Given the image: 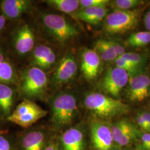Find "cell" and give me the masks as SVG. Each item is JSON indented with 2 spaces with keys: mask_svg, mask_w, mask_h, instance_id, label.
Returning a JSON list of instances; mask_svg holds the SVG:
<instances>
[{
  "mask_svg": "<svg viewBox=\"0 0 150 150\" xmlns=\"http://www.w3.org/2000/svg\"><path fill=\"white\" fill-rule=\"evenodd\" d=\"M17 87L19 96L24 100L43 99L49 87V77L42 70L28 66L19 74Z\"/></svg>",
  "mask_w": 150,
  "mask_h": 150,
  "instance_id": "1",
  "label": "cell"
},
{
  "mask_svg": "<svg viewBox=\"0 0 150 150\" xmlns=\"http://www.w3.org/2000/svg\"><path fill=\"white\" fill-rule=\"evenodd\" d=\"M84 105L96 117L110 120L129 112V107L120 100L100 92H90L84 98Z\"/></svg>",
  "mask_w": 150,
  "mask_h": 150,
  "instance_id": "2",
  "label": "cell"
},
{
  "mask_svg": "<svg viewBox=\"0 0 150 150\" xmlns=\"http://www.w3.org/2000/svg\"><path fill=\"white\" fill-rule=\"evenodd\" d=\"M40 22L44 31L54 42L64 45L77 37L80 32L64 17L54 13H42Z\"/></svg>",
  "mask_w": 150,
  "mask_h": 150,
  "instance_id": "3",
  "label": "cell"
},
{
  "mask_svg": "<svg viewBox=\"0 0 150 150\" xmlns=\"http://www.w3.org/2000/svg\"><path fill=\"white\" fill-rule=\"evenodd\" d=\"M51 121L54 126L61 129L74 121L77 111V102L74 94L69 91H60L51 100Z\"/></svg>",
  "mask_w": 150,
  "mask_h": 150,
  "instance_id": "4",
  "label": "cell"
},
{
  "mask_svg": "<svg viewBox=\"0 0 150 150\" xmlns=\"http://www.w3.org/2000/svg\"><path fill=\"white\" fill-rule=\"evenodd\" d=\"M141 11L136 8L132 10H114L108 14L103 23V30L110 35H122L136 26Z\"/></svg>",
  "mask_w": 150,
  "mask_h": 150,
  "instance_id": "5",
  "label": "cell"
},
{
  "mask_svg": "<svg viewBox=\"0 0 150 150\" xmlns=\"http://www.w3.org/2000/svg\"><path fill=\"white\" fill-rule=\"evenodd\" d=\"M36 37L32 26L25 22L19 23L11 35V45L14 53L20 57L30 56L36 47Z\"/></svg>",
  "mask_w": 150,
  "mask_h": 150,
  "instance_id": "6",
  "label": "cell"
},
{
  "mask_svg": "<svg viewBox=\"0 0 150 150\" xmlns=\"http://www.w3.org/2000/svg\"><path fill=\"white\" fill-rule=\"evenodd\" d=\"M48 112L33 101L23 100L13 110L7 120L23 128L31 127L39 120L45 117Z\"/></svg>",
  "mask_w": 150,
  "mask_h": 150,
  "instance_id": "7",
  "label": "cell"
},
{
  "mask_svg": "<svg viewBox=\"0 0 150 150\" xmlns=\"http://www.w3.org/2000/svg\"><path fill=\"white\" fill-rule=\"evenodd\" d=\"M78 66L74 55L67 52L59 59L49 77V87L59 88L67 85L75 78Z\"/></svg>",
  "mask_w": 150,
  "mask_h": 150,
  "instance_id": "8",
  "label": "cell"
},
{
  "mask_svg": "<svg viewBox=\"0 0 150 150\" xmlns=\"http://www.w3.org/2000/svg\"><path fill=\"white\" fill-rule=\"evenodd\" d=\"M128 72L115 66L107 70L100 83V88L105 94L118 99L129 83Z\"/></svg>",
  "mask_w": 150,
  "mask_h": 150,
  "instance_id": "9",
  "label": "cell"
},
{
  "mask_svg": "<svg viewBox=\"0 0 150 150\" xmlns=\"http://www.w3.org/2000/svg\"><path fill=\"white\" fill-rule=\"evenodd\" d=\"M57 55L51 47L44 44H38L30 56L29 66L36 67L46 73L58 64Z\"/></svg>",
  "mask_w": 150,
  "mask_h": 150,
  "instance_id": "10",
  "label": "cell"
},
{
  "mask_svg": "<svg viewBox=\"0 0 150 150\" xmlns=\"http://www.w3.org/2000/svg\"><path fill=\"white\" fill-rule=\"evenodd\" d=\"M126 96L133 102H142L150 97V76L142 72L129 77Z\"/></svg>",
  "mask_w": 150,
  "mask_h": 150,
  "instance_id": "11",
  "label": "cell"
},
{
  "mask_svg": "<svg viewBox=\"0 0 150 150\" xmlns=\"http://www.w3.org/2000/svg\"><path fill=\"white\" fill-rule=\"evenodd\" d=\"M92 142L97 150H111L114 144L111 128L101 120H95L91 125Z\"/></svg>",
  "mask_w": 150,
  "mask_h": 150,
  "instance_id": "12",
  "label": "cell"
},
{
  "mask_svg": "<svg viewBox=\"0 0 150 150\" xmlns=\"http://www.w3.org/2000/svg\"><path fill=\"white\" fill-rule=\"evenodd\" d=\"M101 59L96 52L90 48H84L81 54V70L88 81L96 79L101 70Z\"/></svg>",
  "mask_w": 150,
  "mask_h": 150,
  "instance_id": "13",
  "label": "cell"
},
{
  "mask_svg": "<svg viewBox=\"0 0 150 150\" xmlns=\"http://www.w3.org/2000/svg\"><path fill=\"white\" fill-rule=\"evenodd\" d=\"M33 2L29 0H4L0 2V10L7 20H17L32 10Z\"/></svg>",
  "mask_w": 150,
  "mask_h": 150,
  "instance_id": "14",
  "label": "cell"
},
{
  "mask_svg": "<svg viewBox=\"0 0 150 150\" xmlns=\"http://www.w3.org/2000/svg\"><path fill=\"white\" fill-rule=\"evenodd\" d=\"M18 92L16 85L0 83V115L7 118L13 112Z\"/></svg>",
  "mask_w": 150,
  "mask_h": 150,
  "instance_id": "15",
  "label": "cell"
},
{
  "mask_svg": "<svg viewBox=\"0 0 150 150\" xmlns=\"http://www.w3.org/2000/svg\"><path fill=\"white\" fill-rule=\"evenodd\" d=\"M61 142L63 150H84V135L80 129H67L61 136Z\"/></svg>",
  "mask_w": 150,
  "mask_h": 150,
  "instance_id": "16",
  "label": "cell"
},
{
  "mask_svg": "<svg viewBox=\"0 0 150 150\" xmlns=\"http://www.w3.org/2000/svg\"><path fill=\"white\" fill-rule=\"evenodd\" d=\"M108 11L107 7H87L79 9L75 15L82 21L91 25H97L105 19Z\"/></svg>",
  "mask_w": 150,
  "mask_h": 150,
  "instance_id": "17",
  "label": "cell"
},
{
  "mask_svg": "<svg viewBox=\"0 0 150 150\" xmlns=\"http://www.w3.org/2000/svg\"><path fill=\"white\" fill-rule=\"evenodd\" d=\"M45 136L41 131H32L22 139L23 150H43Z\"/></svg>",
  "mask_w": 150,
  "mask_h": 150,
  "instance_id": "18",
  "label": "cell"
},
{
  "mask_svg": "<svg viewBox=\"0 0 150 150\" xmlns=\"http://www.w3.org/2000/svg\"><path fill=\"white\" fill-rule=\"evenodd\" d=\"M19 74L16 68L8 60L0 63V83L17 86Z\"/></svg>",
  "mask_w": 150,
  "mask_h": 150,
  "instance_id": "19",
  "label": "cell"
},
{
  "mask_svg": "<svg viewBox=\"0 0 150 150\" xmlns=\"http://www.w3.org/2000/svg\"><path fill=\"white\" fill-rule=\"evenodd\" d=\"M45 2L54 9L66 14H74L79 10V0H47Z\"/></svg>",
  "mask_w": 150,
  "mask_h": 150,
  "instance_id": "20",
  "label": "cell"
},
{
  "mask_svg": "<svg viewBox=\"0 0 150 150\" xmlns=\"http://www.w3.org/2000/svg\"><path fill=\"white\" fill-rule=\"evenodd\" d=\"M94 47V50L104 61H114L118 57L109 40H98L95 42Z\"/></svg>",
  "mask_w": 150,
  "mask_h": 150,
  "instance_id": "21",
  "label": "cell"
},
{
  "mask_svg": "<svg viewBox=\"0 0 150 150\" xmlns=\"http://www.w3.org/2000/svg\"><path fill=\"white\" fill-rule=\"evenodd\" d=\"M150 43V32L140 31L131 34L126 41L127 46L132 47H141Z\"/></svg>",
  "mask_w": 150,
  "mask_h": 150,
  "instance_id": "22",
  "label": "cell"
},
{
  "mask_svg": "<svg viewBox=\"0 0 150 150\" xmlns=\"http://www.w3.org/2000/svg\"><path fill=\"white\" fill-rule=\"evenodd\" d=\"M134 126L132 123L126 119L120 120L112 125L111 129L114 143L117 144L123 135Z\"/></svg>",
  "mask_w": 150,
  "mask_h": 150,
  "instance_id": "23",
  "label": "cell"
},
{
  "mask_svg": "<svg viewBox=\"0 0 150 150\" xmlns=\"http://www.w3.org/2000/svg\"><path fill=\"white\" fill-rule=\"evenodd\" d=\"M144 4L141 0H115L110 1V5L114 10H132Z\"/></svg>",
  "mask_w": 150,
  "mask_h": 150,
  "instance_id": "24",
  "label": "cell"
},
{
  "mask_svg": "<svg viewBox=\"0 0 150 150\" xmlns=\"http://www.w3.org/2000/svg\"><path fill=\"white\" fill-rule=\"evenodd\" d=\"M120 57L133 64L139 71L142 72V69L146 61L144 55L134 52H125Z\"/></svg>",
  "mask_w": 150,
  "mask_h": 150,
  "instance_id": "25",
  "label": "cell"
},
{
  "mask_svg": "<svg viewBox=\"0 0 150 150\" xmlns=\"http://www.w3.org/2000/svg\"><path fill=\"white\" fill-rule=\"evenodd\" d=\"M114 62L115 66L126 71L129 74V77L142 72L139 71L136 67H134L133 64H131L121 57H118L114 61Z\"/></svg>",
  "mask_w": 150,
  "mask_h": 150,
  "instance_id": "26",
  "label": "cell"
},
{
  "mask_svg": "<svg viewBox=\"0 0 150 150\" xmlns=\"http://www.w3.org/2000/svg\"><path fill=\"white\" fill-rule=\"evenodd\" d=\"M108 0H80V9L87 7H107L110 5Z\"/></svg>",
  "mask_w": 150,
  "mask_h": 150,
  "instance_id": "27",
  "label": "cell"
},
{
  "mask_svg": "<svg viewBox=\"0 0 150 150\" xmlns=\"http://www.w3.org/2000/svg\"><path fill=\"white\" fill-rule=\"evenodd\" d=\"M139 136L140 139L137 145V150H150V133L145 132Z\"/></svg>",
  "mask_w": 150,
  "mask_h": 150,
  "instance_id": "28",
  "label": "cell"
},
{
  "mask_svg": "<svg viewBox=\"0 0 150 150\" xmlns=\"http://www.w3.org/2000/svg\"><path fill=\"white\" fill-rule=\"evenodd\" d=\"M109 41L118 57L121 56L126 52L125 49L122 45H121L120 44H119L115 41H112V40H109Z\"/></svg>",
  "mask_w": 150,
  "mask_h": 150,
  "instance_id": "29",
  "label": "cell"
},
{
  "mask_svg": "<svg viewBox=\"0 0 150 150\" xmlns=\"http://www.w3.org/2000/svg\"><path fill=\"white\" fill-rule=\"evenodd\" d=\"M136 122L137 123V125L139 126V127L141 129H142L144 131H145L147 132L148 125L146 123V122L145 121L143 116L141 114V113H139L137 115L136 117Z\"/></svg>",
  "mask_w": 150,
  "mask_h": 150,
  "instance_id": "30",
  "label": "cell"
},
{
  "mask_svg": "<svg viewBox=\"0 0 150 150\" xmlns=\"http://www.w3.org/2000/svg\"><path fill=\"white\" fill-rule=\"evenodd\" d=\"M0 150H12L10 141L1 135H0Z\"/></svg>",
  "mask_w": 150,
  "mask_h": 150,
  "instance_id": "31",
  "label": "cell"
},
{
  "mask_svg": "<svg viewBox=\"0 0 150 150\" xmlns=\"http://www.w3.org/2000/svg\"><path fill=\"white\" fill-rule=\"evenodd\" d=\"M144 21L145 27L148 30V31L150 32V9L146 12L144 15Z\"/></svg>",
  "mask_w": 150,
  "mask_h": 150,
  "instance_id": "32",
  "label": "cell"
},
{
  "mask_svg": "<svg viewBox=\"0 0 150 150\" xmlns=\"http://www.w3.org/2000/svg\"><path fill=\"white\" fill-rule=\"evenodd\" d=\"M7 20L5 16L4 15V14L0 10V33L4 31V28H5Z\"/></svg>",
  "mask_w": 150,
  "mask_h": 150,
  "instance_id": "33",
  "label": "cell"
},
{
  "mask_svg": "<svg viewBox=\"0 0 150 150\" xmlns=\"http://www.w3.org/2000/svg\"><path fill=\"white\" fill-rule=\"evenodd\" d=\"M7 54L4 46L0 43V63L7 61Z\"/></svg>",
  "mask_w": 150,
  "mask_h": 150,
  "instance_id": "34",
  "label": "cell"
},
{
  "mask_svg": "<svg viewBox=\"0 0 150 150\" xmlns=\"http://www.w3.org/2000/svg\"><path fill=\"white\" fill-rule=\"evenodd\" d=\"M45 150H59V149L58 145L56 142L54 141H51L46 147Z\"/></svg>",
  "mask_w": 150,
  "mask_h": 150,
  "instance_id": "35",
  "label": "cell"
},
{
  "mask_svg": "<svg viewBox=\"0 0 150 150\" xmlns=\"http://www.w3.org/2000/svg\"><path fill=\"white\" fill-rule=\"evenodd\" d=\"M141 114L142 115V116H143L145 121L146 122V123L147 124L148 129H149V125L150 123V112H147V111H143V112H141Z\"/></svg>",
  "mask_w": 150,
  "mask_h": 150,
  "instance_id": "36",
  "label": "cell"
},
{
  "mask_svg": "<svg viewBox=\"0 0 150 150\" xmlns=\"http://www.w3.org/2000/svg\"><path fill=\"white\" fill-rule=\"evenodd\" d=\"M147 132H149V133H150V125H149V129H148V131H147Z\"/></svg>",
  "mask_w": 150,
  "mask_h": 150,
  "instance_id": "37",
  "label": "cell"
}]
</instances>
